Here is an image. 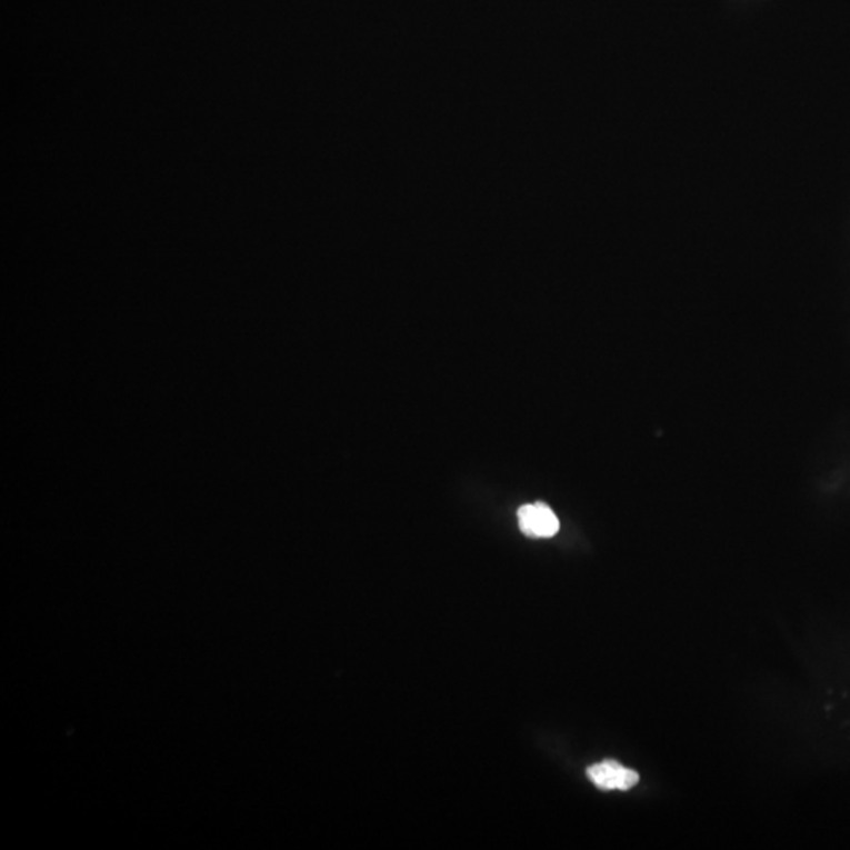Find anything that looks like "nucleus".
Masks as SVG:
<instances>
[{
	"mask_svg": "<svg viewBox=\"0 0 850 850\" xmlns=\"http://www.w3.org/2000/svg\"><path fill=\"white\" fill-rule=\"evenodd\" d=\"M517 517H519L521 532L529 538H553L559 531L558 517L543 502L521 506Z\"/></svg>",
	"mask_w": 850,
	"mask_h": 850,
	"instance_id": "nucleus-1",
	"label": "nucleus"
},
{
	"mask_svg": "<svg viewBox=\"0 0 850 850\" xmlns=\"http://www.w3.org/2000/svg\"><path fill=\"white\" fill-rule=\"evenodd\" d=\"M588 777L602 791H629L640 781V774L634 770L611 759L589 767Z\"/></svg>",
	"mask_w": 850,
	"mask_h": 850,
	"instance_id": "nucleus-2",
	"label": "nucleus"
}]
</instances>
